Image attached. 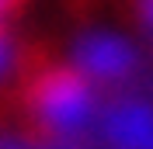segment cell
<instances>
[{
	"instance_id": "cell-1",
	"label": "cell",
	"mask_w": 153,
	"mask_h": 149,
	"mask_svg": "<svg viewBox=\"0 0 153 149\" xmlns=\"http://www.w3.org/2000/svg\"><path fill=\"white\" fill-rule=\"evenodd\" d=\"M14 76L18 125L49 149H73V139L87 128L94 111V83L73 63L45 52L21 56Z\"/></svg>"
},
{
	"instance_id": "cell-3",
	"label": "cell",
	"mask_w": 153,
	"mask_h": 149,
	"mask_svg": "<svg viewBox=\"0 0 153 149\" xmlns=\"http://www.w3.org/2000/svg\"><path fill=\"white\" fill-rule=\"evenodd\" d=\"M115 149H153V114L139 104H122L105 125Z\"/></svg>"
},
{
	"instance_id": "cell-2",
	"label": "cell",
	"mask_w": 153,
	"mask_h": 149,
	"mask_svg": "<svg viewBox=\"0 0 153 149\" xmlns=\"http://www.w3.org/2000/svg\"><path fill=\"white\" fill-rule=\"evenodd\" d=\"M73 66L94 87L97 83H118V80H125L132 73L136 56H132V49L125 42H118L111 35H91V38L80 42V49L73 56Z\"/></svg>"
},
{
	"instance_id": "cell-4",
	"label": "cell",
	"mask_w": 153,
	"mask_h": 149,
	"mask_svg": "<svg viewBox=\"0 0 153 149\" xmlns=\"http://www.w3.org/2000/svg\"><path fill=\"white\" fill-rule=\"evenodd\" d=\"M132 10H136V18H139V24L146 31H153V0H132Z\"/></svg>"
}]
</instances>
